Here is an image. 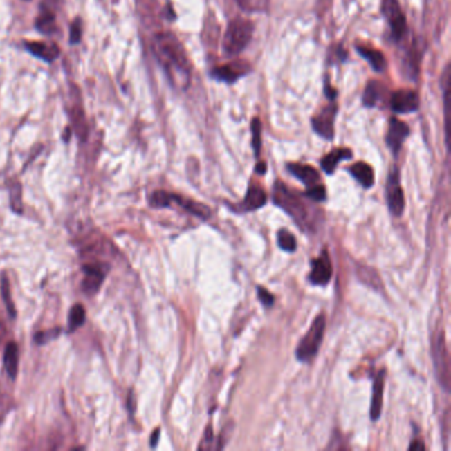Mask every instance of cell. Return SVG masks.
I'll list each match as a JSON object with an SVG mask.
<instances>
[{"instance_id": "1", "label": "cell", "mask_w": 451, "mask_h": 451, "mask_svg": "<svg viewBox=\"0 0 451 451\" xmlns=\"http://www.w3.org/2000/svg\"><path fill=\"white\" fill-rule=\"evenodd\" d=\"M154 53L174 88L187 89L191 81V65L184 46L172 33H159L154 40Z\"/></svg>"}, {"instance_id": "2", "label": "cell", "mask_w": 451, "mask_h": 451, "mask_svg": "<svg viewBox=\"0 0 451 451\" xmlns=\"http://www.w3.org/2000/svg\"><path fill=\"white\" fill-rule=\"evenodd\" d=\"M273 200L287 214H290L294 219V221L301 228L310 226L309 211H307L306 204L302 201L300 196L291 192L284 183H279V181L275 183L274 192H273Z\"/></svg>"}, {"instance_id": "3", "label": "cell", "mask_w": 451, "mask_h": 451, "mask_svg": "<svg viewBox=\"0 0 451 451\" xmlns=\"http://www.w3.org/2000/svg\"><path fill=\"white\" fill-rule=\"evenodd\" d=\"M253 24L252 21L236 17L232 20L228 26V30L224 36L223 42V49L228 56H236L242 52L246 46L249 44L252 36H253Z\"/></svg>"}, {"instance_id": "4", "label": "cell", "mask_w": 451, "mask_h": 451, "mask_svg": "<svg viewBox=\"0 0 451 451\" xmlns=\"http://www.w3.org/2000/svg\"><path fill=\"white\" fill-rule=\"evenodd\" d=\"M324 330H326V316L320 314L314 319L310 330L303 336V339L297 347L295 356L298 360L306 362L315 358L324 338Z\"/></svg>"}, {"instance_id": "5", "label": "cell", "mask_w": 451, "mask_h": 451, "mask_svg": "<svg viewBox=\"0 0 451 451\" xmlns=\"http://www.w3.org/2000/svg\"><path fill=\"white\" fill-rule=\"evenodd\" d=\"M434 356V367L436 375L441 387L446 392L450 391V358L446 347L445 333L441 332L436 336V343L433 347Z\"/></svg>"}, {"instance_id": "6", "label": "cell", "mask_w": 451, "mask_h": 451, "mask_svg": "<svg viewBox=\"0 0 451 451\" xmlns=\"http://www.w3.org/2000/svg\"><path fill=\"white\" fill-rule=\"evenodd\" d=\"M383 15L391 26L392 36L394 40H401L407 32L406 17L397 0H383Z\"/></svg>"}, {"instance_id": "7", "label": "cell", "mask_w": 451, "mask_h": 451, "mask_svg": "<svg viewBox=\"0 0 451 451\" xmlns=\"http://www.w3.org/2000/svg\"><path fill=\"white\" fill-rule=\"evenodd\" d=\"M387 203L393 216H401L405 208L404 192L400 184V172L397 168L392 169L387 181Z\"/></svg>"}, {"instance_id": "8", "label": "cell", "mask_w": 451, "mask_h": 451, "mask_svg": "<svg viewBox=\"0 0 451 451\" xmlns=\"http://www.w3.org/2000/svg\"><path fill=\"white\" fill-rule=\"evenodd\" d=\"M310 282L315 286L327 285L332 278V264L330 256L326 250L322 255L313 259L311 262V273H310Z\"/></svg>"}, {"instance_id": "9", "label": "cell", "mask_w": 451, "mask_h": 451, "mask_svg": "<svg viewBox=\"0 0 451 451\" xmlns=\"http://www.w3.org/2000/svg\"><path fill=\"white\" fill-rule=\"evenodd\" d=\"M391 106L396 113L400 114L413 113L420 107V97L416 91L410 89L394 91L392 94Z\"/></svg>"}, {"instance_id": "10", "label": "cell", "mask_w": 451, "mask_h": 451, "mask_svg": "<svg viewBox=\"0 0 451 451\" xmlns=\"http://www.w3.org/2000/svg\"><path fill=\"white\" fill-rule=\"evenodd\" d=\"M249 71H250V66L248 62L237 61V62H230V64H226L223 66L214 68L212 71L211 75L213 78H216L219 81H223L226 84H234L242 75L249 73Z\"/></svg>"}, {"instance_id": "11", "label": "cell", "mask_w": 451, "mask_h": 451, "mask_svg": "<svg viewBox=\"0 0 451 451\" xmlns=\"http://www.w3.org/2000/svg\"><path fill=\"white\" fill-rule=\"evenodd\" d=\"M409 133H410V130L405 122H403L398 118H392L389 120V127H388V133H387V146L391 149L394 155H397L401 150Z\"/></svg>"}, {"instance_id": "12", "label": "cell", "mask_w": 451, "mask_h": 451, "mask_svg": "<svg viewBox=\"0 0 451 451\" xmlns=\"http://www.w3.org/2000/svg\"><path fill=\"white\" fill-rule=\"evenodd\" d=\"M336 105H330L324 107L319 116H316L311 120L313 129L317 136L331 140L333 138V120L336 116Z\"/></svg>"}, {"instance_id": "13", "label": "cell", "mask_w": 451, "mask_h": 451, "mask_svg": "<svg viewBox=\"0 0 451 451\" xmlns=\"http://www.w3.org/2000/svg\"><path fill=\"white\" fill-rule=\"evenodd\" d=\"M85 279L82 282V290L85 294H95L105 279L106 273L98 265H85L84 266Z\"/></svg>"}, {"instance_id": "14", "label": "cell", "mask_w": 451, "mask_h": 451, "mask_svg": "<svg viewBox=\"0 0 451 451\" xmlns=\"http://www.w3.org/2000/svg\"><path fill=\"white\" fill-rule=\"evenodd\" d=\"M385 369H381L374 381L372 389V403H371V418L377 421L383 410V396H384V384H385Z\"/></svg>"}, {"instance_id": "15", "label": "cell", "mask_w": 451, "mask_h": 451, "mask_svg": "<svg viewBox=\"0 0 451 451\" xmlns=\"http://www.w3.org/2000/svg\"><path fill=\"white\" fill-rule=\"evenodd\" d=\"M268 201L266 192L258 187V185H250L248 188V192L245 195L243 201L239 205V212H250L256 211L258 208L264 207Z\"/></svg>"}, {"instance_id": "16", "label": "cell", "mask_w": 451, "mask_h": 451, "mask_svg": "<svg viewBox=\"0 0 451 451\" xmlns=\"http://www.w3.org/2000/svg\"><path fill=\"white\" fill-rule=\"evenodd\" d=\"M287 169L291 175H294L298 181H301L307 188L314 187L319 184L320 176L319 172L316 171L314 167L307 166V165H298V163H290L287 165Z\"/></svg>"}, {"instance_id": "17", "label": "cell", "mask_w": 451, "mask_h": 451, "mask_svg": "<svg viewBox=\"0 0 451 451\" xmlns=\"http://www.w3.org/2000/svg\"><path fill=\"white\" fill-rule=\"evenodd\" d=\"M169 203L171 204H178L181 205V208L184 211L194 214V216H197L203 220H208L211 217V211L208 207L200 204V203H196L194 200H190V199H184L181 196L174 195V194H169Z\"/></svg>"}, {"instance_id": "18", "label": "cell", "mask_w": 451, "mask_h": 451, "mask_svg": "<svg viewBox=\"0 0 451 451\" xmlns=\"http://www.w3.org/2000/svg\"><path fill=\"white\" fill-rule=\"evenodd\" d=\"M349 172L364 188H371L375 184V171L372 167L364 162L352 165L349 167Z\"/></svg>"}, {"instance_id": "19", "label": "cell", "mask_w": 451, "mask_h": 451, "mask_svg": "<svg viewBox=\"0 0 451 451\" xmlns=\"http://www.w3.org/2000/svg\"><path fill=\"white\" fill-rule=\"evenodd\" d=\"M26 48L35 57H39L44 61H53L55 59H57V56L60 53L59 46H55V44L48 46L46 43H39V42L27 43Z\"/></svg>"}, {"instance_id": "20", "label": "cell", "mask_w": 451, "mask_h": 451, "mask_svg": "<svg viewBox=\"0 0 451 451\" xmlns=\"http://www.w3.org/2000/svg\"><path fill=\"white\" fill-rule=\"evenodd\" d=\"M349 158H352V151L348 150V149H338V150L331 151L329 155H326L322 159L320 166L327 175H332L338 165L342 160L349 159Z\"/></svg>"}, {"instance_id": "21", "label": "cell", "mask_w": 451, "mask_h": 451, "mask_svg": "<svg viewBox=\"0 0 451 451\" xmlns=\"http://www.w3.org/2000/svg\"><path fill=\"white\" fill-rule=\"evenodd\" d=\"M356 50L359 52V55H360L362 59H365V60L371 64V66H372L376 72H383V71H385V68H387V60H385L384 55H383L380 50L372 49V48H369V46H356Z\"/></svg>"}, {"instance_id": "22", "label": "cell", "mask_w": 451, "mask_h": 451, "mask_svg": "<svg viewBox=\"0 0 451 451\" xmlns=\"http://www.w3.org/2000/svg\"><path fill=\"white\" fill-rule=\"evenodd\" d=\"M4 367L10 378L15 380L19 369V348L14 342L8 343L4 349Z\"/></svg>"}, {"instance_id": "23", "label": "cell", "mask_w": 451, "mask_h": 451, "mask_svg": "<svg viewBox=\"0 0 451 451\" xmlns=\"http://www.w3.org/2000/svg\"><path fill=\"white\" fill-rule=\"evenodd\" d=\"M86 319V313L84 306L81 304H75L72 307L71 313H69V317H68V326H69V332H73L82 327Z\"/></svg>"}, {"instance_id": "24", "label": "cell", "mask_w": 451, "mask_h": 451, "mask_svg": "<svg viewBox=\"0 0 451 451\" xmlns=\"http://www.w3.org/2000/svg\"><path fill=\"white\" fill-rule=\"evenodd\" d=\"M358 275L360 278L361 282L365 285L371 286L374 288H380L381 287V279L378 277L376 270L369 268V266H359L358 268Z\"/></svg>"}, {"instance_id": "25", "label": "cell", "mask_w": 451, "mask_h": 451, "mask_svg": "<svg viewBox=\"0 0 451 451\" xmlns=\"http://www.w3.org/2000/svg\"><path fill=\"white\" fill-rule=\"evenodd\" d=\"M55 20L56 17L53 12L44 8V11H42L40 16L36 19V28L46 35H52V32L55 30Z\"/></svg>"}, {"instance_id": "26", "label": "cell", "mask_w": 451, "mask_h": 451, "mask_svg": "<svg viewBox=\"0 0 451 451\" xmlns=\"http://www.w3.org/2000/svg\"><path fill=\"white\" fill-rule=\"evenodd\" d=\"M378 98H380V82L377 81L368 82L362 94V104L367 107H374L376 105Z\"/></svg>"}, {"instance_id": "27", "label": "cell", "mask_w": 451, "mask_h": 451, "mask_svg": "<svg viewBox=\"0 0 451 451\" xmlns=\"http://www.w3.org/2000/svg\"><path fill=\"white\" fill-rule=\"evenodd\" d=\"M277 240H278V246L285 252H294L297 249V240L287 229H281L278 232Z\"/></svg>"}, {"instance_id": "28", "label": "cell", "mask_w": 451, "mask_h": 451, "mask_svg": "<svg viewBox=\"0 0 451 451\" xmlns=\"http://www.w3.org/2000/svg\"><path fill=\"white\" fill-rule=\"evenodd\" d=\"M241 8L250 12H259L266 10L268 0H237Z\"/></svg>"}, {"instance_id": "29", "label": "cell", "mask_w": 451, "mask_h": 451, "mask_svg": "<svg viewBox=\"0 0 451 451\" xmlns=\"http://www.w3.org/2000/svg\"><path fill=\"white\" fill-rule=\"evenodd\" d=\"M250 129H252V145H253V149H255V152L256 155L259 154V150H261V133H262V125H261V120L258 118H255L252 120V125H250Z\"/></svg>"}, {"instance_id": "30", "label": "cell", "mask_w": 451, "mask_h": 451, "mask_svg": "<svg viewBox=\"0 0 451 451\" xmlns=\"http://www.w3.org/2000/svg\"><path fill=\"white\" fill-rule=\"evenodd\" d=\"M10 204L11 210L15 213H21L23 212V203H21V187L20 184H15L11 191H10Z\"/></svg>"}, {"instance_id": "31", "label": "cell", "mask_w": 451, "mask_h": 451, "mask_svg": "<svg viewBox=\"0 0 451 451\" xmlns=\"http://www.w3.org/2000/svg\"><path fill=\"white\" fill-rule=\"evenodd\" d=\"M1 295H3V301L6 303V307L10 313L11 317H15L16 311L14 307V302L11 300V294H10V285L6 277H3V282H1Z\"/></svg>"}, {"instance_id": "32", "label": "cell", "mask_w": 451, "mask_h": 451, "mask_svg": "<svg viewBox=\"0 0 451 451\" xmlns=\"http://www.w3.org/2000/svg\"><path fill=\"white\" fill-rule=\"evenodd\" d=\"M61 329H52L48 331L37 332L35 336V342L37 344H46L49 342H52L53 339H57L60 336Z\"/></svg>"}, {"instance_id": "33", "label": "cell", "mask_w": 451, "mask_h": 451, "mask_svg": "<svg viewBox=\"0 0 451 451\" xmlns=\"http://www.w3.org/2000/svg\"><path fill=\"white\" fill-rule=\"evenodd\" d=\"M304 195L314 201H324L326 200V188L320 184H316L314 187L307 188Z\"/></svg>"}, {"instance_id": "34", "label": "cell", "mask_w": 451, "mask_h": 451, "mask_svg": "<svg viewBox=\"0 0 451 451\" xmlns=\"http://www.w3.org/2000/svg\"><path fill=\"white\" fill-rule=\"evenodd\" d=\"M257 290H258V298H259L261 303L265 307H271L274 304V297L271 295L270 293L264 287H258Z\"/></svg>"}, {"instance_id": "35", "label": "cell", "mask_w": 451, "mask_h": 451, "mask_svg": "<svg viewBox=\"0 0 451 451\" xmlns=\"http://www.w3.org/2000/svg\"><path fill=\"white\" fill-rule=\"evenodd\" d=\"M81 32H82L81 21H80V19H77L71 27V43L72 44H77L81 40Z\"/></svg>"}, {"instance_id": "36", "label": "cell", "mask_w": 451, "mask_h": 451, "mask_svg": "<svg viewBox=\"0 0 451 451\" xmlns=\"http://www.w3.org/2000/svg\"><path fill=\"white\" fill-rule=\"evenodd\" d=\"M127 407L130 410V413L133 414L136 410V400H134V392L130 391L129 393V400H127Z\"/></svg>"}, {"instance_id": "37", "label": "cell", "mask_w": 451, "mask_h": 451, "mask_svg": "<svg viewBox=\"0 0 451 451\" xmlns=\"http://www.w3.org/2000/svg\"><path fill=\"white\" fill-rule=\"evenodd\" d=\"M326 94H327V97H329L330 100H335V98H336V91L332 89L331 85L329 84V80H327V82H326Z\"/></svg>"}, {"instance_id": "38", "label": "cell", "mask_w": 451, "mask_h": 451, "mask_svg": "<svg viewBox=\"0 0 451 451\" xmlns=\"http://www.w3.org/2000/svg\"><path fill=\"white\" fill-rule=\"evenodd\" d=\"M159 436H160V430L159 429H156L154 433H152V436H151V446L152 448H155L156 445H158V441H159Z\"/></svg>"}, {"instance_id": "39", "label": "cell", "mask_w": 451, "mask_h": 451, "mask_svg": "<svg viewBox=\"0 0 451 451\" xmlns=\"http://www.w3.org/2000/svg\"><path fill=\"white\" fill-rule=\"evenodd\" d=\"M256 172L257 174H261V175H264L265 172H266V165L262 162V163H258L256 167Z\"/></svg>"}, {"instance_id": "40", "label": "cell", "mask_w": 451, "mask_h": 451, "mask_svg": "<svg viewBox=\"0 0 451 451\" xmlns=\"http://www.w3.org/2000/svg\"><path fill=\"white\" fill-rule=\"evenodd\" d=\"M409 449H410V450H414V449H421V450H423L425 446L422 445L421 442H414V443H412V445L409 446Z\"/></svg>"}, {"instance_id": "41", "label": "cell", "mask_w": 451, "mask_h": 451, "mask_svg": "<svg viewBox=\"0 0 451 451\" xmlns=\"http://www.w3.org/2000/svg\"><path fill=\"white\" fill-rule=\"evenodd\" d=\"M4 336H6V329H4L3 323H1V324H0V344H1L3 339H4Z\"/></svg>"}]
</instances>
